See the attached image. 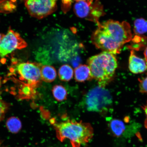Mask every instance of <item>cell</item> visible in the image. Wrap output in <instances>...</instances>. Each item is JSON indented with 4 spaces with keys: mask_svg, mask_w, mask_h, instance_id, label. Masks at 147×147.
<instances>
[{
    "mask_svg": "<svg viewBox=\"0 0 147 147\" xmlns=\"http://www.w3.org/2000/svg\"><path fill=\"white\" fill-rule=\"evenodd\" d=\"M98 28L93 34L91 40L97 49L113 54L120 53L125 44L131 41V27L126 22L109 20L97 23Z\"/></svg>",
    "mask_w": 147,
    "mask_h": 147,
    "instance_id": "6da1fadb",
    "label": "cell"
},
{
    "mask_svg": "<svg viewBox=\"0 0 147 147\" xmlns=\"http://www.w3.org/2000/svg\"><path fill=\"white\" fill-rule=\"evenodd\" d=\"M51 123L56 130L58 139L61 142L69 139L72 147H80L89 142L93 136V128L88 123L69 119L57 122L54 119H51Z\"/></svg>",
    "mask_w": 147,
    "mask_h": 147,
    "instance_id": "7a4b0ae2",
    "label": "cell"
},
{
    "mask_svg": "<svg viewBox=\"0 0 147 147\" xmlns=\"http://www.w3.org/2000/svg\"><path fill=\"white\" fill-rule=\"evenodd\" d=\"M87 62L92 78L96 80L99 86L103 87L112 80L117 67L114 54L106 51L91 57Z\"/></svg>",
    "mask_w": 147,
    "mask_h": 147,
    "instance_id": "3957f363",
    "label": "cell"
},
{
    "mask_svg": "<svg viewBox=\"0 0 147 147\" xmlns=\"http://www.w3.org/2000/svg\"><path fill=\"white\" fill-rule=\"evenodd\" d=\"M113 102L109 92L99 86L88 92L84 98V103L88 111L102 113L106 112Z\"/></svg>",
    "mask_w": 147,
    "mask_h": 147,
    "instance_id": "277c9868",
    "label": "cell"
},
{
    "mask_svg": "<svg viewBox=\"0 0 147 147\" xmlns=\"http://www.w3.org/2000/svg\"><path fill=\"white\" fill-rule=\"evenodd\" d=\"M42 66L41 63L28 62L18 64L16 69L20 79L35 88L38 87L42 82Z\"/></svg>",
    "mask_w": 147,
    "mask_h": 147,
    "instance_id": "5b68a950",
    "label": "cell"
},
{
    "mask_svg": "<svg viewBox=\"0 0 147 147\" xmlns=\"http://www.w3.org/2000/svg\"><path fill=\"white\" fill-rule=\"evenodd\" d=\"M30 15L40 19L52 14L56 9L57 0H23Z\"/></svg>",
    "mask_w": 147,
    "mask_h": 147,
    "instance_id": "8992f818",
    "label": "cell"
},
{
    "mask_svg": "<svg viewBox=\"0 0 147 147\" xmlns=\"http://www.w3.org/2000/svg\"><path fill=\"white\" fill-rule=\"evenodd\" d=\"M27 44L18 33L10 29L0 42V57H3L16 49H21Z\"/></svg>",
    "mask_w": 147,
    "mask_h": 147,
    "instance_id": "52a82bcc",
    "label": "cell"
},
{
    "mask_svg": "<svg viewBox=\"0 0 147 147\" xmlns=\"http://www.w3.org/2000/svg\"><path fill=\"white\" fill-rule=\"evenodd\" d=\"M129 69L132 73H142L147 69V60L138 57L133 50L130 51L129 60Z\"/></svg>",
    "mask_w": 147,
    "mask_h": 147,
    "instance_id": "ba28073f",
    "label": "cell"
},
{
    "mask_svg": "<svg viewBox=\"0 0 147 147\" xmlns=\"http://www.w3.org/2000/svg\"><path fill=\"white\" fill-rule=\"evenodd\" d=\"M92 10V3L84 1H76L74 6V11L79 18L89 20Z\"/></svg>",
    "mask_w": 147,
    "mask_h": 147,
    "instance_id": "9c48e42d",
    "label": "cell"
},
{
    "mask_svg": "<svg viewBox=\"0 0 147 147\" xmlns=\"http://www.w3.org/2000/svg\"><path fill=\"white\" fill-rule=\"evenodd\" d=\"M74 78L76 81L84 82L92 79L89 66L82 64L78 66L74 70Z\"/></svg>",
    "mask_w": 147,
    "mask_h": 147,
    "instance_id": "30bf717a",
    "label": "cell"
},
{
    "mask_svg": "<svg viewBox=\"0 0 147 147\" xmlns=\"http://www.w3.org/2000/svg\"><path fill=\"white\" fill-rule=\"evenodd\" d=\"M41 75L42 80L47 82H52L56 78V71L55 68L52 66H42L41 68Z\"/></svg>",
    "mask_w": 147,
    "mask_h": 147,
    "instance_id": "8fae6325",
    "label": "cell"
},
{
    "mask_svg": "<svg viewBox=\"0 0 147 147\" xmlns=\"http://www.w3.org/2000/svg\"><path fill=\"white\" fill-rule=\"evenodd\" d=\"M109 125L112 133L116 136H121L126 129V126L124 123L119 119H112L110 121Z\"/></svg>",
    "mask_w": 147,
    "mask_h": 147,
    "instance_id": "7c38bea8",
    "label": "cell"
},
{
    "mask_svg": "<svg viewBox=\"0 0 147 147\" xmlns=\"http://www.w3.org/2000/svg\"><path fill=\"white\" fill-rule=\"evenodd\" d=\"M73 69L68 64H64L59 69V76L60 80L63 81H69L73 78Z\"/></svg>",
    "mask_w": 147,
    "mask_h": 147,
    "instance_id": "4fadbf2b",
    "label": "cell"
},
{
    "mask_svg": "<svg viewBox=\"0 0 147 147\" xmlns=\"http://www.w3.org/2000/svg\"><path fill=\"white\" fill-rule=\"evenodd\" d=\"M6 126L9 131L13 134H16L21 129V121L17 117H12L7 121Z\"/></svg>",
    "mask_w": 147,
    "mask_h": 147,
    "instance_id": "5bb4252c",
    "label": "cell"
},
{
    "mask_svg": "<svg viewBox=\"0 0 147 147\" xmlns=\"http://www.w3.org/2000/svg\"><path fill=\"white\" fill-rule=\"evenodd\" d=\"M52 91L53 96L57 101L62 102L67 99V92L63 86L55 85L53 87Z\"/></svg>",
    "mask_w": 147,
    "mask_h": 147,
    "instance_id": "9a60e30c",
    "label": "cell"
},
{
    "mask_svg": "<svg viewBox=\"0 0 147 147\" xmlns=\"http://www.w3.org/2000/svg\"><path fill=\"white\" fill-rule=\"evenodd\" d=\"M134 32L138 34H142L147 32L146 20L143 18L136 20L134 22Z\"/></svg>",
    "mask_w": 147,
    "mask_h": 147,
    "instance_id": "2e32d148",
    "label": "cell"
},
{
    "mask_svg": "<svg viewBox=\"0 0 147 147\" xmlns=\"http://www.w3.org/2000/svg\"><path fill=\"white\" fill-rule=\"evenodd\" d=\"M8 108V106L0 97V122L4 118L5 112Z\"/></svg>",
    "mask_w": 147,
    "mask_h": 147,
    "instance_id": "e0dca14e",
    "label": "cell"
},
{
    "mask_svg": "<svg viewBox=\"0 0 147 147\" xmlns=\"http://www.w3.org/2000/svg\"><path fill=\"white\" fill-rule=\"evenodd\" d=\"M140 81V91L142 93H147V77Z\"/></svg>",
    "mask_w": 147,
    "mask_h": 147,
    "instance_id": "ac0fdd59",
    "label": "cell"
},
{
    "mask_svg": "<svg viewBox=\"0 0 147 147\" xmlns=\"http://www.w3.org/2000/svg\"><path fill=\"white\" fill-rule=\"evenodd\" d=\"M73 0H62V9L64 12H67L71 8Z\"/></svg>",
    "mask_w": 147,
    "mask_h": 147,
    "instance_id": "d6986e66",
    "label": "cell"
},
{
    "mask_svg": "<svg viewBox=\"0 0 147 147\" xmlns=\"http://www.w3.org/2000/svg\"><path fill=\"white\" fill-rule=\"evenodd\" d=\"M143 108L146 115V121H145V125H146V127L147 128V102L146 104L143 107Z\"/></svg>",
    "mask_w": 147,
    "mask_h": 147,
    "instance_id": "ffe728a7",
    "label": "cell"
},
{
    "mask_svg": "<svg viewBox=\"0 0 147 147\" xmlns=\"http://www.w3.org/2000/svg\"><path fill=\"white\" fill-rule=\"evenodd\" d=\"M74 1H84L87 2L88 3H90V4H92L93 3V0H74Z\"/></svg>",
    "mask_w": 147,
    "mask_h": 147,
    "instance_id": "44dd1931",
    "label": "cell"
},
{
    "mask_svg": "<svg viewBox=\"0 0 147 147\" xmlns=\"http://www.w3.org/2000/svg\"><path fill=\"white\" fill-rule=\"evenodd\" d=\"M144 55L145 58L147 60V47H146L144 51Z\"/></svg>",
    "mask_w": 147,
    "mask_h": 147,
    "instance_id": "7402d4cb",
    "label": "cell"
},
{
    "mask_svg": "<svg viewBox=\"0 0 147 147\" xmlns=\"http://www.w3.org/2000/svg\"><path fill=\"white\" fill-rule=\"evenodd\" d=\"M4 35V34H0V42H1L2 39Z\"/></svg>",
    "mask_w": 147,
    "mask_h": 147,
    "instance_id": "603a6c76",
    "label": "cell"
},
{
    "mask_svg": "<svg viewBox=\"0 0 147 147\" xmlns=\"http://www.w3.org/2000/svg\"><path fill=\"white\" fill-rule=\"evenodd\" d=\"M0 147H4L3 146L2 143L1 141H0Z\"/></svg>",
    "mask_w": 147,
    "mask_h": 147,
    "instance_id": "cb8c5ba5",
    "label": "cell"
},
{
    "mask_svg": "<svg viewBox=\"0 0 147 147\" xmlns=\"http://www.w3.org/2000/svg\"><path fill=\"white\" fill-rule=\"evenodd\" d=\"M12 2H15L16 1V0H10Z\"/></svg>",
    "mask_w": 147,
    "mask_h": 147,
    "instance_id": "d4e9b609",
    "label": "cell"
},
{
    "mask_svg": "<svg viewBox=\"0 0 147 147\" xmlns=\"http://www.w3.org/2000/svg\"><path fill=\"white\" fill-rule=\"evenodd\" d=\"M1 78H0V87H1Z\"/></svg>",
    "mask_w": 147,
    "mask_h": 147,
    "instance_id": "484cf974",
    "label": "cell"
}]
</instances>
